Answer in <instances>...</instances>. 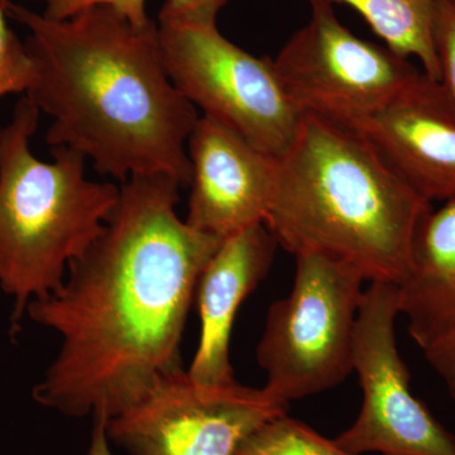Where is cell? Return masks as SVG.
<instances>
[{
    "instance_id": "6da1fadb",
    "label": "cell",
    "mask_w": 455,
    "mask_h": 455,
    "mask_svg": "<svg viewBox=\"0 0 455 455\" xmlns=\"http://www.w3.org/2000/svg\"><path fill=\"white\" fill-rule=\"evenodd\" d=\"M181 188L164 175L123 182L103 232L70 263L61 287L29 302L33 322L61 337L33 388L40 405L108 423L181 367L197 281L223 241L181 220Z\"/></svg>"
},
{
    "instance_id": "7a4b0ae2",
    "label": "cell",
    "mask_w": 455,
    "mask_h": 455,
    "mask_svg": "<svg viewBox=\"0 0 455 455\" xmlns=\"http://www.w3.org/2000/svg\"><path fill=\"white\" fill-rule=\"evenodd\" d=\"M0 4L28 31L33 82L26 97L52 118L51 147L79 152L122 184L164 175L190 185L188 140L200 116L171 82L154 20L133 25L107 4L65 20L13 0Z\"/></svg>"
},
{
    "instance_id": "3957f363",
    "label": "cell",
    "mask_w": 455,
    "mask_h": 455,
    "mask_svg": "<svg viewBox=\"0 0 455 455\" xmlns=\"http://www.w3.org/2000/svg\"><path fill=\"white\" fill-rule=\"evenodd\" d=\"M431 209L359 132L302 116L291 145L277 158L263 224L293 257L317 254L368 283L398 286Z\"/></svg>"
},
{
    "instance_id": "277c9868",
    "label": "cell",
    "mask_w": 455,
    "mask_h": 455,
    "mask_svg": "<svg viewBox=\"0 0 455 455\" xmlns=\"http://www.w3.org/2000/svg\"><path fill=\"white\" fill-rule=\"evenodd\" d=\"M40 109L31 99L0 127V290L14 300L13 331L29 302L57 291L68 266L103 232L121 188L86 179L85 161L52 147L51 163L32 154Z\"/></svg>"
},
{
    "instance_id": "5b68a950",
    "label": "cell",
    "mask_w": 455,
    "mask_h": 455,
    "mask_svg": "<svg viewBox=\"0 0 455 455\" xmlns=\"http://www.w3.org/2000/svg\"><path fill=\"white\" fill-rule=\"evenodd\" d=\"M286 298L272 302L257 346L267 374L263 390L277 403L337 387L353 372V341L363 277L348 266L317 254L296 256Z\"/></svg>"
},
{
    "instance_id": "8992f818",
    "label": "cell",
    "mask_w": 455,
    "mask_h": 455,
    "mask_svg": "<svg viewBox=\"0 0 455 455\" xmlns=\"http://www.w3.org/2000/svg\"><path fill=\"white\" fill-rule=\"evenodd\" d=\"M171 82L191 104L272 157L291 145L302 114L287 97L274 59L241 49L217 23H158Z\"/></svg>"
},
{
    "instance_id": "52a82bcc",
    "label": "cell",
    "mask_w": 455,
    "mask_h": 455,
    "mask_svg": "<svg viewBox=\"0 0 455 455\" xmlns=\"http://www.w3.org/2000/svg\"><path fill=\"white\" fill-rule=\"evenodd\" d=\"M274 65L302 116L343 125L385 106L425 74L411 60L357 37L328 3H311L309 22L293 33Z\"/></svg>"
},
{
    "instance_id": "ba28073f",
    "label": "cell",
    "mask_w": 455,
    "mask_h": 455,
    "mask_svg": "<svg viewBox=\"0 0 455 455\" xmlns=\"http://www.w3.org/2000/svg\"><path fill=\"white\" fill-rule=\"evenodd\" d=\"M397 284L370 283L353 341V372L362 406L352 427L335 440L355 455H455V436L412 394L411 374L398 350Z\"/></svg>"
},
{
    "instance_id": "9c48e42d",
    "label": "cell",
    "mask_w": 455,
    "mask_h": 455,
    "mask_svg": "<svg viewBox=\"0 0 455 455\" xmlns=\"http://www.w3.org/2000/svg\"><path fill=\"white\" fill-rule=\"evenodd\" d=\"M263 388L203 385L181 367L161 374L136 405L107 423L130 455H233L260 425L287 414Z\"/></svg>"
},
{
    "instance_id": "30bf717a",
    "label": "cell",
    "mask_w": 455,
    "mask_h": 455,
    "mask_svg": "<svg viewBox=\"0 0 455 455\" xmlns=\"http://www.w3.org/2000/svg\"><path fill=\"white\" fill-rule=\"evenodd\" d=\"M191 188L187 223L197 232L226 239L263 224L277 158L248 143L226 125L200 116L188 140Z\"/></svg>"
},
{
    "instance_id": "8fae6325",
    "label": "cell",
    "mask_w": 455,
    "mask_h": 455,
    "mask_svg": "<svg viewBox=\"0 0 455 455\" xmlns=\"http://www.w3.org/2000/svg\"><path fill=\"white\" fill-rule=\"evenodd\" d=\"M427 202L455 197V108L424 74L385 106L347 125Z\"/></svg>"
},
{
    "instance_id": "7c38bea8",
    "label": "cell",
    "mask_w": 455,
    "mask_h": 455,
    "mask_svg": "<svg viewBox=\"0 0 455 455\" xmlns=\"http://www.w3.org/2000/svg\"><path fill=\"white\" fill-rule=\"evenodd\" d=\"M277 247L265 224H256L223 239L206 263L196 292L200 340L188 371L194 381H235L229 346L236 313L267 276Z\"/></svg>"
},
{
    "instance_id": "4fadbf2b",
    "label": "cell",
    "mask_w": 455,
    "mask_h": 455,
    "mask_svg": "<svg viewBox=\"0 0 455 455\" xmlns=\"http://www.w3.org/2000/svg\"><path fill=\"white\" fill-rule=\"evenodd\" d=\"M398 298L420 349L455 325V197L421 220Z\"/></svg>"
},
{
    "instance_id": "5bb4252c",
    "label": "cell",
    "mask_w": 455,
    "mask_h": 455,
    "mask_svg": "<svg viewBox=\"0 0 455 455\" xmlns=\"http://www.w3.org/2000/svg\"><path fill=\"white\" fill-rule=\"evenodd\" d=\"M346 4L357 11L372 31L397 55L416 60L421 70L439 82L434 25L439 0H309Z\"/></svg>"
},
{
    "instance_id": "9a60e30c",
    "label": "cell",
    "mask_w": 455,
    "mask_h": 455,
    "mask_svg": "<svg viewBox=\"0 0 455 455\" xmlns=\"http://www.w3.org/2000/svg\"><path fill=\"white\" fill-rule=\"evenodd\" d=\"M233 455H355L309 425L283 414L260 425Z\"/></svg>"
},
{
    "instance_id": "2e32d148",
    "label": "cell",
    "mask_w": 455,
    "mask_h": 455,
    "mask_svg": "<svg viewBox=\"0 0 455 455\" xmlns=\"http://www.w3.org/2000/svg\"><path fill=\"white\" fill-rule=\"evenodd\" d=\"M8 17L0 4V99L27 92L33 82V64L25 41L8 26Z\"/></svg>"
},
{
    "instance_id": "e0dca14e",
    "label": "cell",
    "mask_w": 455,
    "mask_h": 455,
    "mask_svg": "<svg viewBox=\"0 0 455 455\" xmlns=\"http://www.w3.org/2000/svg\"><path fill=\"white\" fill-rule=\"evenodd\" d=\"M439 84L455 108V0H439L434 25Z\"/></svg>"
},
{
    "instance_id": "ac0fdd59",
    "label": "cell",
    "mask_w": 455,
    "mask_h": 455,
    "mask_svg": "<svg viewBox=\"0 0 455 455\" xmlns=\"http://www.w3.org/2000/svg\"><path fill=\"white\" fill-rule=\"evenodd\" d=\"M44 4V16L65 20L80 9L92 4H107L127 17L133 25L143 27L151 23L147 17L146 0H37Z\"/></svg>"
},
{
    "instance_id": "d6986e66",
    "label": "cell",
    "mask_w": 455,
    "mask_h": 455,
    "mask_svg": "<svg viewBox=\"0 0 455 455\" xmlns=\"http://www.w3.org/2000/svg\"><path fill=\"white\" fill-rule=\"evenodd\" d=\"M229 0H164L158 23H217Z\"/></svg>"
},
{
    "instance_id": "ffe728a7",
    "label": "cell",
    "mask_w": 455,
    "mask_h": 455,
    "mask_svg": "<svg viewBox=\"0 0 455 455\" xmlns=\"http://www.w3.org/2000/svg\"><path fill=\"white\" fill-rule=\"evenodd\" d=\"M421 350L427 363L444 382L449 396L455 403V325Z\"/></svg>"
},
{
    "instance_id": "44dd1931",
    "label": "cell",
    "mask_w": 455,
    "mask_h": 455,
    "mask_svg": "<svg viewBox=\"0 0 455 455\" xmlns=\"http://www.w3.org/2000/svg\"><path fill=\"white\" fill-rule=\"evenodd\" d=\"M86 455H113L110 451V440L107 434V421H95Z\"/></svg>"
}]
</instances>
